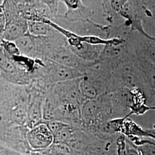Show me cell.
Instances as JSON below:
<instances>
[{
    "mask_svg": "<svg viewBox=\"0 0 155 155\" xmlns=\"http://www.w3.org/2000/svg\"><path fill=\"white\" fill-rule=\"evenodd\" d=\"M45 4L49 8L50 11L52 13H55L57 11V7H58V1H44Z\"/></svg>",
    "mask_w": 155,
    "mask_h": 155,
    "instance_id": "9a60e30c",
    "label": "cell"
},
{
    "mask_svg": "<svg viewBox=\"0 0 155 155\" xmlns=\"http://www.w3.org/2000/svg\"><path fill=\"white\" fill-rule=\"evenodd\" d=\"M0 25H1L0 26L1 34L2 35L5 29L6 25V19L4 12L1 8V13H0Z\"/></svg>",
    "mask_w": 155,
    "mask_h": 155,
    "instance_id": "5bb4252c",
    "label": "cell"
},
{
    "mask_svg": "<svg viewBox=\"0 0 155 155\" xmlns=\"http://www.w3.org/2000/svg\"><path fill=\"white\" fill-rule=\"evenodd\" d=\"M1 68L4 72L9 74H13L16 71L13 61L2 53L1 54Z\"/></svg>",
    "mask_w": 155,
    "mask_h": 155,
    "instance_id": "8fae6325",
    "label": "cell"
},
{
    "mask_svg": "<svg viewBox=\"0 0 155 155\" xmlns=\"http://www.w3.org/2000/svg\"></svg>",
    "mask_w": 155,
    "mask_h": 155,
    "instance_id": "e0dca14e",
    "label": "cell"
},
{
    "mask_svg": "<svg viewBox=\"0 0 155 155\" xmlns=\"http://www.w3.org/2000/svg\"><path fill=\"white\" fill-rule=\"evenodd\" d=\"M28 30V22L22 18H15L6 22L5 29L2 33L3 40L9 41H16L26 35Z\"/></svg>",
    "mask_w": 155,
    "mask_h": 155,
    "instance_id": "277c9868",
    "label": "cell"
},
{
    "mask_svg": "<svg viewBox=\"0 0 155 155\" xmlns=\"http://www.w3.org/2000/svg\"><path fill=\"white\" fill-rule=\"evenodd\" d=\"M143 24L155 29V1H141Z\"/></svg>",
    "mask_w": 155,
    "mask_h": 155,
    "instance_id": "8992f818",
    "label": "cell"
},
{
    "mask_svg": "<svg viewBox=\"0 0 155 155\" xmlns=\"http://www.w3.org/2000/svg\"><path fill=\"white\" fill-rule=\"evenodd\" d=\"M15 42L21 54L27 57L33 56L35 55L36 47L34 40L31 36L25 35Z\"/></svg>",
    "mask_w": 155,
    "mask_h": 155,
    "instance_id": "ba28073f",
    "label": "cell"
},
{
    "mask_svg": "<svg viewBox=\"0 0 155 155\" xmlns=\"http://www.w3.org/2000/svg\"><path fill=\"white\" fill-rule=\"evenodd\" d=\"M52 59L64 66L75 68L77 66V60L71 52L67 50H61L54 52Z\"/></svg>",
    "mask_w": 155,
    "mask_h": 155,
    "instance_id": "52a82bcc",
    "label": "cell"
},
{
    "mask_svg": "<svg viewBox=\"0 0 155 155\" xmlns=\"http://www.w3.org/2000/svg\"><path fill=\"white\" fill-rule=\"evenodd\" d=\"M48 24L43 21H28V31L31 35L45 36L48 33Z\"/></svg>",
    "mask_w": 155,
    "mask_h": 155,
    "instance_id": "30bf717a",
    "label": "cell"
},
{
    "mask_svg": "<svg viewBox=\"0 0 155 155\" xmlns=\"http://www.w3.org/2000/svg\"><path fill=\"white\" fill-rule=\"evenodd\" d=\"M147 131L148 133L151 134L153 136V139H155V128L152 129H148V130H147Z\"/></svg>",
    "mask_w": 155,
    "mask_h": 155,
    "instance_id": "2e32d148",
    "label": "cell"
},
{
    "mask_svg": "<svg viewBox=\"0 0 155 155\" xmlns=\"http://www.w3.org/2000/svg\"><path fill=\"white\" fill-rule=\"evenodd\" d=\"M51 75L54 81L61 83L78 79L81 77V73L78 72L75 68L60 65L52 70Z\"/></svg>",
    "mask_w": 155,
    "mask_h": 155,
    "instance_id": "5b68a950",
    "label": "cell"
},
{
    "mask_svg": "<svg viewBox=\"0 0 155 155\" xmlns=\"http://www.w3.org/2000/svg\"><path fill=\"white\" fill-rule=\"evenodd\" d=\"M127 41L133 52L143 55L155 65V37L150 39L137 32H133Z\"/></svg>",
    "mask_w": 155,
    "mask_h": 155,
    "instance_id": "3957f363",
    "label": "cell"
},
{
    "mask_svg": "<svg viewBox=\"0 0 155 155\" xmlns=\"http://www.w3.org/2000/svg\"><path fill=\"white\" fill-rule=\"evenodd\" d=\"M140 149L144 155H155V143H145Z\"/></svg>",
    "mask_w": 155,
    "mask_h": 155,
    "instance_id": "4fadbf2b",
    "label": "cell"
},
{
    "mask_svg": "<svg viewBox=\"0 0 155 155\" xmlns=\"http://www.w3.org/2000/svg\"><path fill=\"white\" fill-rule=\"evenodd\" d=\"M3 47L4 50H5L8 54L11 55L12 57L21 55L20 52L18 50L15 42L3 40Z\"/></svg>",
    "mask_w": 155,
    "mask_h": 155,
    "instance_id": "7c38bea8",
    "label": "cell"
},
{
    "mask_svg": "<svg viewBox=\"0 0 155 155\" xmlns=\"http://www.w3.org/2000/svg\"><path fill=\"white\" fill-rule=\"evenodd\" d=\"M136 61L144 79L145 85V95L147 98V105L150 107L155 106V65L145 56L134 52Z\"/></svg>",
    "mask_w": 155,
    "mask_h": 155,
    "instance_id": "6da1fadb",
    "label": "cell"
},
{
    "mask_svg": "<svg viewBox=\"0 0 155 155\" xmlns=\"http://www.w3.org/2000/svg\"><path fill=\"white\" fill-rule=\"evenodd\" d=\"M79 88L82 95L89 99H94L98 95L97 87L86 78L81 79Z\"/></svg>",
    "mask_w": 155,
    "mask_h": 155,
    "instance_id": "9c48e42d",
    "label": "cell"
},
{
    "mask_svg": "<svg viewBox=\"0 0 155 155\" xmlns=\"http://www.w3.org/2000/svg\"><path fill=\"white\" fill-rule=\"evenodd\" d=\"M63 2L66 6L67 11L64 17L67 20L70 21L90 22L102 30L107 31L108 26L101 25L91 21L90 18L93 15V12L89 8L84 5L81 1L70 0Z\"/></svg>",
    "mask_w": 155,
    "mask_h": 155,
    "instance_id": "7a4b0ae2",
    "label": "cell"
}]
</instances>
